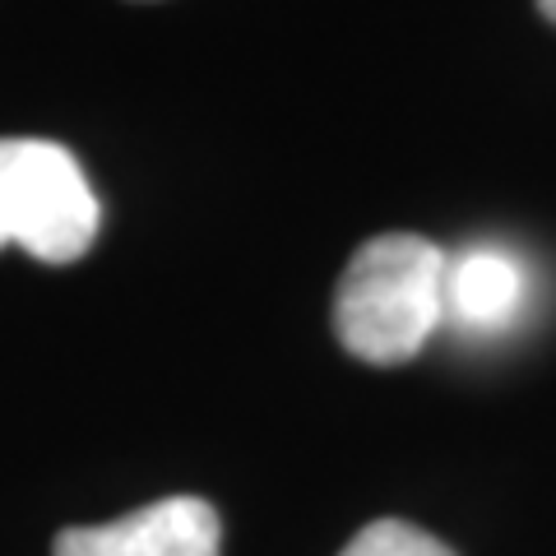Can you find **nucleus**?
<instances>
[{"instance_id": "f257e3e1", "label": "nucleus", "mask_w": 556, "mask_h": 556, "mask_svg": "<svg viewBox=\"0 0 556 556\" xmlns=\"http://www.w3.org/2000/svg\"><path fill=\"white\" fill-rule=\"evenodd\" d=\"M450 260L417 232H380L334 288V334L353 357L371 367L413 362L445 320Z\"/></svg>"}, {"instance_id": "7ed1b4c3", "label": "nucleus", "mask_w": 556, "mask_h": 556, "mask_svg": "<svg viewBox=\"0 0 556 556\" xmlns=\"http://www.w3.org/2000/svg\"><path fill=\"white\" fill-rule=\"evenodd\" d=\"M218 515L200 496H167L112 525L65 529L51 556H218Z\"/></svg>"}, {"instance_id": "f03ea898", "label": "nucleus", "mask_w": 556, "mask_h": 556, "mask_svg": "<svg viewBox=\"0 0 556 556\" xmlns=\"http://www.w3.org/2000/svg\"><path fill=\"white\" fill-rule=\"evenodd\" d=\"M102 228V204L79 159L56 139H0V251L75 265Z\"/></svg>"}, {"instance_id": "39448f33", "label": "nucleus", "mask_w": 556, "mask_h": 556, "mask_svg": "<svg viewBox=\"0 0 556 556\" xmlns=\"http://www.w3.org/2000/svg\"><path fill=\"white\" fill-rule=\"evenodd\" d=\"M339 556H455V552L417 525H404V519H376Z\"/></svg>"}, {"instance_id": "20e7f679", "label": "nucleus", "mask_w": 556, "mask_h": 556, "mask_svg": "<svg viewBox=\"0 0 556 556\" xmlns=\"http://www.w3.org/2000/svg\"><path fill=\"white\" fill-rule=\"evenodd\" d=\"M525 288L529 274L510 251H464L445 269V316H455L464 329H501L519 316Z\"/></svg>"}, {"instance_id": "423d86ee", "label": "nucleus", "mask_w": 556, "mask_h": 556, "mask_svg": "<svg viewBox=\"0 0 556 556\" xmlns=\"http://www.w3.org/2000/svg\"><path fill=\"white\" fill-rule=\"evenodd\" d=\"M538 10H543V20L556 24V0H538Z\"/></svg>"}]
</instances>
